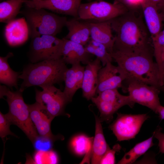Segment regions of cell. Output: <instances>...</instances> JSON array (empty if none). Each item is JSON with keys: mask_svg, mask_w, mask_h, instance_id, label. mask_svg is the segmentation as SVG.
Wrapping results in <instances>:
<instances>
[{"mask_svg": "<svg viewBox=\"0 0 164 164\" xmlns=\"http://www.w3.org/2000/svg\"><path fill=\"white\" fill-rule=\"evenodd\" d=\"M109 21L116 34L113 50L153 51L141 6L130 8L124 14Z\"/></svg>", "mask_w": 164, "mask_h": 164, "instance_id": "cell-1", "label": "cell"}, {"mask_svg": "<svg viewBox=\"0 0 164 164\" xmlns=\"http://www.w3.org/2000/svg\"><path fill=\"white\" fill-rule=\"evenodd\" d=\"M112 58L125 73L128 82L140 81L162 90L158 66L153 60V52L113 50Z\"/></svg>", "mask_w": 164, "mask_h": 164, "instance_id": "cell-2", "label": "cell"}, {"mask_svg": "<svg viewBox=\"0 0 164 164\" xmlns=\"http://www.w3.org/2000/svg\"><path fill=\"white\" fill-rule=\"evenodd\" d=\"M68 68L62 59L45 60L25 67L19 78L23 80L19 90L22 92L32 86L42 87L59 84L64 81Z\"/></svg>", "mask_w": 164, "mask_h": 164, "instance_id": "cell-3", "label": "cell"}, {"mask_svg": "<svg viewBox=\"0 0 164 164\" xmlns=\"http://www.w3.org/2000/svg\"><path fill=\"white\" fill-rule=\"evenodd\" d=\"M0 98L4 96L9 106V112L5 115L12 124L19 128L32 143L39 135L30 118L28 104L24 101L22 92L11 91L5 85H0Z\"/></svg>", "mask_w": 164, "mask_h": 164, "instance_id": "cell-4", "label": "cell"}, {"mask_svg": "<svg viewBox=\"0 0 164 164\" xmlns=\"http://www.w3.org/2000/svg\"><path fill=\"white\" fill-rule=\"evenodd\" d=\"M20 13L26 20L31 39L43 35L56 36L66 26L67 20L65 16H60L43 9L26 7Z\"/></svg>", "mask_w": 164, "mask_h": 164, "instance_id": "cell-5", "label": "cell"}, {"mask_svg": "<svg viewBox=\"0 0 164 164\" xmlns=\"http://www.w3.org/2000/svg\"><path fill=\"white\" fill-rule=\"evenodd\" d=\"M129 9L126 5L117 1L111 3L98 0L81 3L77 19L88 22L108 21L124 14Z\"/></svg>", "mask_w": 164, "mask_h": 164, "instance_id": "cell-6", "label": "cell"}, {"mask_svg": "<svg viewBox=\"0 0 164 164\" xmlns=\"http://www.w3.org/2000/svg\"><path fill=\"white\" fill-rule=\"evenodd\" d=\"M63 39L56 36L43 35L32 39L29 52L33 63L45 60L58 59L62 57Z\"/></svg>", "mask_w": 164, "mask_h": 164, "instance_id": "cell-7", "label": "cell"}, {"mask_svg": "<svg viewBox=\"0 0 164 164\" xmlns=\"http://www.w3.org/2000/svg\"><path fill=\"white\" fill-rule=\"evenodd\" d=\"M43 91L36 90V100L42 110L52 120L64 112L69 103L63 91L54 85L41 87Z\"/></svg>", "mask_w": 164, "mask_h": 164, "instance_id": "cell-8", "label": "cell"}, {"mask_svg": "<svg viewBox=\"0 0 164 164\" xmlns=\"http://www.w3.org/2000/svg\"><path fill=\"white\" fill-rule=\"evenodd\" d=\"M149 118L145 114L118 113L117 118L109 127L117 141L128 140L135 138L144 122Z\"/></svg>", "mask_w": 164, "mask_h": 164, "instance_id": "cell-9", "label": "cell"}, {"mask_svg": "<svg viewBox=\"0 0 164 164\" xmlns=\"http://www.w3.org/2000/svg\"><path fill=\"white\" fill-rule=\"evenodd\" d=\"M161 90L156 87L133 81L128 82L127 90L131 101L149 108L157 114L161 105L159 95Z\"/></svg>", "mask_w": 164, "mask_h": 164, "instance_id": "cell-10", "label": "cell"}, {"mask_svg": "<svg viewBox=\"0 0 164 164\" xmlns=\"http://www.w3.org/2000/svg\"><path fill=\"white\" fill-rule=\"evenodd\" d=\"M82 0H24L26 7L47 9L57 13L78 18Z\"/></svg>", "mask_w": 164, "mask_h": 164, "instance_id": "cell-11", "label": "cell"}, {"mask_svg": "<svg viewBox=\"0 0 164 164\" xmlns=\"http://www.w3.org/2000/svg\"><path fill=\"white\" fill-rule=\"evenodd\" d=\"M126 79L125 75L120 67L113 65L111 62L108 63L99 71L96 94L108 89L121 87Z\"/></svg>", "mask_w": 164, "mask_h": 164, "instance_id": "cell-12", "label": "cell"}, {"mask_svg": "<svg viewBox=\"0 0 164 164\" xmlns=\"http://www.w3.org/2000/svg\"><path fill=\"white\" fill-rule=\"evenodd\" d=\"M100 60L97 58L90 61L85 67L81 89L83 97L88 100L95 97L98 86V76L102 67Z\"/></svg>", "mask_w": 164, "mask_h": 164, "instance_id": "cell-13", "label": "cell"}, {"mask_svg": "<svg viewBox=\"0 0 164 164\" xmlns=\"http://www.w3.org/2000/svg\"><path fill=\"white\" fill-rule=\"evenodd\" d=\"M4 36L7 42L11 46H19L26 42L29 34L25 18L15 19L7 23Z\"/></svg>", "mask_w": 164, "mask_h": 164, "instance_id": "cell-14", "label": "cell"}, {"mask_svg": "<svg viewBox=\"0 0 164 164\" xmlns=\"http://www.w3.org/2000/svg\"><path fill=\"white\" fill-rule=\"evenodd\" d=\"M28 105L31 120L39 135L48 137L54 141L59 139H63L62 137L55 135L52 134L51 123L53 120L42 110L36 102Z\"/></svg>", "mask_w": 164, "mask_h": 164, "instance_id": "cell-15", "label": "cell"}, {"mask_svg": "<svg viewBox=\"0 0 164 164\" xmlns=\"http://www.w3.org/2000/svg\"><path fill=\"white\" fill-rule=\"evenodd\" d=\"M62 59L66 64L72 65L82 63L86 65L93 55L85 50L84 46L63 38Z\"/></svg>", "mask_w": 164, "mask_h": 164, "instance_id": "cell-16", "label": "cell"}, {"mask_svg": "<svg viewBox=\"0 0 164 164\" xmlns=\"http://www.w3.org/2000/svg\"><path fill=\"white\" fill-rule=\"evenodd\" d=\"M88 22L91 39L104 45L108 52L111 53L113 51L115 39L112 34L110 21Z\"/></svg>", "mask_w": 164, "mask_h": 164, "instance_id": "cell-17", "label": "cell"}, {"mask_svg": "<svg viewBox=\"0 0 164 164\" xmlns=\"http://www.w3.org/2000/svg\"><path fill=\"white\" fill-rule=\"evenodd\" d=\"M85 67L80 63L72 65L68 69L65 75L64 81L65 86L63 91L69 102L79 89L81 88Z\"/></svg>", "mask_w": 164, "mask_h": 164, "instance_id": "cell-18", "label": "cell"}, {"mask_svg": "<svg viewBox=\"0 0 164 164\" xmlns=\"http://www.w3.org/2000/svg\"><path fill=\"white\" fill-rule=\"evenodd\" d=\"M66 26L68 30L64 38L85 46L91 39L89 23L73 18L67 20Z\"/></svg>", "mask_w": 164, "mask_h": 164, "instance_id": "cell-19", "label": "cell"}, {"mask_svg": "<svg viewBox=\"0 0 164 164\" xmlns=\"http://www.w3.org/2000/svg\"><path fill=\"white\" fill-rule=\"evenodd\" d=\"M144 21L151 39L161 30L162 14L157 7L149 2L143 1L141 4Z\"/></svg>", "mask_w": 164, "mask_h": 164, "instance_id": "cell-20", "label": "cell"}, {"mask_svg": "<svg viewBox=\"0 0 164 164\" xmlns=\"http://www.w3.org/2000/svg\"><path fill=\"white\" fill-rule=\"evenodd\" d=\"M95 118V130L92 144L91 161L92 164H99L103 156L110 148L105 140L101 121L97 116H96Z\"/></svg>", "mask_w": 164, "mask_h": 164, "instance_id": "cell-21", "label": "cell"}, {"mask_svg": "<svg viewBox=\"0 0 164 164\" xmlns=\"http://www.w3.org/2000/svg\"><path fill=\"white\" fill-rule=\"evenodd\" d=\"M93 138L79 135L74 137L70 141V146L74 152L79 155H85L82 163L88 161L91 158Z\"/></svg>", "mask_w": 164, "mask_h": 164, "instance_id": "cell-22", "label": "cell"}, {"mask_svg": "<svg viewBox=\"0 0 164 164\" xmlns=\"http://www.w3.org/2000/svg\"><path fill=\"white\" fill-rule=\"evenodd\" d=\"M13 56V53L10 52L5 56L0 57V82L11 87L17 88L18 79L20 74L10 68L8 62L9 58Z\"/></svg>", "mask_w": 164, "mask_h": 164, "instance_id": "cell-23", "label": "cell"}, {"mask_svg": "<svg viewBox=\"0 0 164 164\" xmlns=\"http://www.w3.org/2000/svg\"><path fill=\"white\" fill-rule=\"evenodd\" d=\"M24 0H7L0 3V21L7 23L20 13Z\"/></svg>", "mask_w": 164, "mask_h": 164, "instance_id": "cell-24", "label": "cell"}, {"mask_svg": "<svg viewBox=\"0 0 164 164\" xmlns=\"http://www.w3.org/2000/svg\"><path fill=\"white\" fill-rule=\"evenodd\" d=\"M153 137V135L148 139L136 144L128 152L125 154L118 163L130 164L134 162L137 159L154 145Z\"/></svg>", "mask_w": 164, "mask_h": 164, "instance_id": "cell-25", "label": "cell"}, {"mask_svg": "<svg viewBox=\"0 0 164 164\" xmlns=\"http://www.w3.org/2000/svg\"><path fill=\"white\" fill-rule=\"evenodd\" d=\"M153 56L160 72L162 84L164 85V69L162 63L164 59V29L152 39Z\"/></svg>", "mask_w": 164, "mask_h": 164, "instance_id": "cell-26", "label": "cell"}, {"mask_svg": "<svg viewBox=\"0 0 164 164\" xmlns=\"http://www.w3.org/2000/svg\"><path fill=\"white\" fill-rule=\"evenodd\" d=\"M98 94L96 97L99 99L111 103L120 108L126 105L132 108L134 105L131 101L128 95L121 94L117 89L106 90Z\"/></svg>", "mask_w": 164, "mask_h": 164, "instance_id": "cell-27", "label": "cell"}, {"mask_svg": "<svg viewBox=\"0 0 164 164\" xmlns=\"http://www.w3.org/2000/svg\"><path fill=\"white\" fill-rule=\"evenodd\" d=\"M84 46L87 53L96 56L100 60L103 67L108 63L112 62L113 59L111 53L102 44L91 39Z\"/></svg>", "mask_w": 164, "mask_h": 164, "instance_id": "cell-28", "label": "cell"}, {"mask_svg": "<svg viewBox=\"0 0 164 164\" xmlns=\"http://www.w3.org/2000/svg\"><path fill=\"white\" fill-rule=\"evenodd\" d=\"M96 105L100 113L101 120L109 122L112 119L113 114L120 108L111 103L103 101L96 97L91 100Z\"/></svg>", "mask_w": 164, "mask_h": 164, "instance_id": "cell-29", "label": "cell"}, {"mask_svg": "<svg viewBox=\"0 0 164 164\" xmlns=\"http://www.w3.org/2000/svg\"><path fill=\"white\" fill-rule=\"evenodd\" d=\"M53 141L48 137L39 135L32 143L36 151L48 152L51 150Z\"/></svg>", "mask_w": 164, "mask_h": 164, "instance_id": "cell-30", "label": "cell"}, {"mask_svg": "<svg viewBox=\"0 0 164 164\" xmlns=\"http://www.w3.org/2000/svg\"><path fill=\"white\" fill-rule=\"evenodd\" d=\"M11 124L5 114H3L0 112V136L2 138H4L8 135L15 136L10 130V126Z\"/></svg>", "mask_w": 164, "mask_h": 164, "instance_id": "cell-31", "label": "cell"}, {"mask_svg": "<svg viewBox=\"0 0 164 164\" xmlns=\"http://www.w3.org/2000/svg\"><path fill=\"white\" fill-rule=\"evenodd\" d=\"M121 146L118 144L114 145L112 149H109L101 159L99 164H113L115 163V154L116 152L121 149Z\"/></svg>", "mask_w": 164, "mask_h": 164, "instance_id": "cell-32", "label": "cell"}, {"mask_svg": "<svg viewBox=\"0 0 164 164\" xmlns=\"http://www.w3.org/2000/svg\"><path fill=\"white\" fill-rule=\"evenodd\" d=\"M36 151L34 155V161L36 164L48 163V152Z\"/></svg>", "mask_w": 164, "mask_h": 164, "instance_id": "cell-33", "label": "cell"}, {"mask_svg": "<svg viewBox=\"0 0 164 164\" xmlns=\"http://www.w3.org/2000/svg\"><path fill=\"white\" fill-rule=\"evenodd\" d=\"M161 129L160 127H158L153 132V135L159 141V152L164 153V133L161 132Z\"/></svg>", "mask_w": 164, "mask_h": 164, "instance_id": "cell-34", "label": "cell"}, {"mask_svg": "<svg viewBox=\"0 0 164 164\" xmlns=\"http://www.w3.org/2000/svg\"><path fill=\"white\" fill-rule=\"evenodd\" d=\"M58 158L57 153L50 150L48 151V162L49 164H57L58 162Z\"/></svg>", "mask_w": 164, "mask_h": 164, "instance_id": "cell-35", "label": "cell"}, {"mask_svg": "<svg viewBox=\"0 0 164 164\" xmlns=\"http://www.w3.org/2000/svg\"><path fill=\"white\" fill-rule=\"evenodd\" d=\"M149 2L155 5L159 10V8L164 4V0H143Z\"/></svg>", "mask_w": 164, "mask_h": 164, "instance_id": "cell-36", "label": "cell"}, {"mask_svg": "<svg viewBox=\"0 0 164 164\" xmlns=\"http://www.w3.org/2000/svg\"><path fill=\"white\" fill-rule=\"evenodd\" d=\"M157 114L159 115V117L161 119H164V106L161 105L158 108Z\"/></svg>", "mask_w": 164, "mask_h": 164, "instance_id": "cell-37", "label": "cell"}, {"mask_svg": "<svg viewBox=\"0 0 164 164\" xmlns=\"http://www.w3.org/2000/svg\"><path fill=\"white\" fill-rule=\"evenodd\" d=\"M159 11H161L162 13L164 16V4L159 9Z\"/></svg>", "mask_w": 164, "mask_h": 164, "instance_id": "cell-38", "label": "cell"}, {"mask_svg": "<svg viewBox=\"0 0 164 164\" xmlns=\"http://www.w3.org/2000/svg\"><path fill=\"white\" fill-rule=\"evenodd\" d=\"M116 0V1H119V2H121L123 3H123V0Z\"/></svg>", "mask_w": 164, "mask_h": 164, "instance_id": "cell-39", "label": "cell"}, {"mask_svg": "<svg viewBox=\"0 0 164 164\" xmlns=\"http://www.w3.org/2000/svg\"><path fill=\"white\" fill-rule=\"evenodd\" d=\"M162 66H163V68L164 69V59L163 60V63H162Z\"/></svg>", "mask_w": 164, "mask_h": 164, "instance_id": "cell-40", "label": "cell"}, {"mask_svg": "<svg viewBox=\"0 0 164 164\" xmlns=\"http://www.w3.org/2000/svg\"><path fill=\"white\" fill-rule=\"evenodd\" d=\"M162 90H163L164 91V85L162 87Z\"/></svg>", "mask_w": 164, "mask_h": 164, "instance_id": "cell-41", "label": "cell"}, {"mask_svg": "<svg viewBox=\"0 0 164 164\" xmlns=\"http://www.w3.org/2000/svg\"><path fill=\"white\" fill-rule=\"evenodd\" d=\"M33 0V1H36V0Z\"/></svg>", "mask_w": 164, "mask_h": 164, "instance_id": "cell-42", "label": "cell"}, {"mask_svg": "<svg viewBox=\"0 0 164 164\" xmlns=\"http://www.w3.org/2000/svg\"></svg>", "mask_w": 164, "mask_h": 164, "instance_id": "cell-43", "label": "cell"}]
</instances>
